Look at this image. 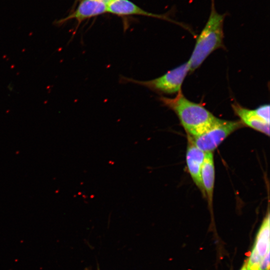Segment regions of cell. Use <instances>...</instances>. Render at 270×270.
<instances>
[{
	"label": "cell",
	"instance_id": "obj_8",
	"mask_svg": "<svg viewBox=\"0 0 270 270\" xmlns=\"http://www.w3.org/2000/svg\"><path fill=\"white\" fill-rule=\"evenodd\" d=\"M106 6L107 12L118 16L142 15L172 21L165 16L147 12L128 0H112Z\"/></svg>",
	"mask_w": 270,
	"mask_h": 270
},
{
	"label": "cell",
	"instance_id": "obj_3",
	"mask_svg": "<svg viewBox=\"0 0 270 270\" xmlns=\"http://www.w3.org/2000/svg\"><path fill=\"white\" fill-rule=\"evenodd\" d=\"M189 72L190 68L187 62L153 80H139L123 76L121 79L124 82L142 86L158 93L178 94L181 91L184 80Z\"/></svg>",
	"mask_w": 270,
	"mask_h": 270
},
{
	"label": "cell",
	"instance_id": "obj_5",
	"mask_svg": "<svg viewBox=\"0 0 270 270\" xmlns=\"http://www.w3.org/2000/svg\"><path fill=\"white\" fill-rule=\"evenodd\" d=\"M107 12L106 4L99 0H82L77 8L68 16L55 22L60 26L66 22L75 19L78 24L86 18H90Z\"/></svg>",
	"mask_w": 270,
	"mask_h": 270
},
{
	"label": "cell",
	"instance_id": "obj_6",
	"mask_svg": "<svg viewBox=\"0 0 270 270\" xmlns=\"http://www.w3.org/2000/svg\"><path fill=\"white\" fill-rule=\"evenodd\" d=\"M206 152L198 148L188 136L186 162L189 174L194 182L204 195L200 173Z\"/></svg>",
	"mask_w": 270,
	"mask_h": 270
},
{
	"label": "cell",
	"instance_id": "obj_11",
	"mask_svg": "<svg viewBox=\"0 0 270 270\" xmlns=\"http://www.w3.org/2000/svg\"><path fill=\"white\" fill-rule=\"evenodd\" d=\"M262 258L259 256L254 248L251 252L249 260L246 264L248 270H260V262Z\"/></svg>",
	"mask_w": 270,
	"mask_h": 270
},
{
	"label": "cell",
	"instance_id": "obj_15",
	"mask_svg": "<svg viewBox=\"0 0 270 270\" xmlns=\"http://www.w3.org/2000/svg\"><path fill=\"white\" fill-rule=\"evenodd\" d=\"M240 270H248L246 268V263Z\"/></svg>",
	"mask_w": 270,
	"mask_h": 270
},
{
	"label": "cell",
	"instance_id": "obj_16",
	"mask_svg": "<svg viewBox=\"0 0 270 270\" xmlns=\"http://www.w3.org/2000/svg\"><path fill=\"white\" fill-rule=\"evenodd\" d=\"M77 1L80 0H76Z\"/></svg>",
	"mask_w": 270,
	"mask_h": 270
},
{
	"label": "cell",
	"instance_id": "obj_7",
	"mask_svg": "<svg viewBox=\"0 0 270 270\" xmlns=\"http://www.w3.org/2000/svg\"><path fill=\"white\" fill-rule=\"evenodd\" d=\"M232 108L244 125L270 136V124L260 118L253 110L245 108L237 103L232 104Z\"/></svg>",
	"mask_w": 270,
	"mask_h": 270
},
{
	"label": "cell",
	"instance_id": "obj_10",
	"mask_svg": "<svg viewBox=\"0 0 270 270\" xmlns=\"http://www.w3.org/2000/svg\"><path fill=\"white\" fill-rule=\"evenodd\" d=\"M254 248L262 258L270 251V214L268 212L258 230Z\"/></svg>",
	"mask_w": 270,
	"mask_h": 270
},
{
	"label": "cell",
	"instance_id": "obj_12",
	"mask_svg": "<svg viewBox=\"0 0 270 270\" xmlns=\"http://www.w3.org/2000/svg\"><path fill=\"white\" fill-rule=\"evenodd\" d=\"M253 110L260 118L270 124V105L268 104L260 106Z\"/></svg>",
	"mask_w": 270,
	"mask_h": 270
},
{
	"label": "cell",
	"instance_id": "obj_2",
	"mask_svg": "<svg viewBox=\"0 0 270 270\" xmlns=\"http://www.w3.org/2000/svg\"><path fill=\"white\" fill-rule=\"evenodd\" d=\"M211 2L208 18L197 38L188 61L191 72L198 68L212 52L223 46V24L226 14L217 12L214 0H211Z\"/></svg>",
	"mask_w": 270,
	"mask_h": 270
},
{
	"label": "cell",
	"instance_id": "obj_1",
	"mask_svg": "<svg viewBox=\"0 0 270 270\" xmlns=\"http://www.w3.org/2000/svg\"><path fill=\"white\" fill-rule=\"evenodd\" d=\"M160 100L176 114L187 135L192 137L202 134L217 118L202 104L187 99L182 91L174 98L162 96Z\"/></svg>",
	"mask_w": 270,
	"mask_h": 270
},
{
	"label": "cell",
	"instance_id": "obj_4",
	"mask_svg": "<svg viewBox=\"0 0 270 270\" xmlns=\"http://www.w3.org/2000/svg\"><path fill=\"white\" fill-rule=\"evenodd\" d=\"M243 126L240 120H228L217 118L211 126L202 134L194 137L188 136L203 152H212L228 136Z\"/></svg>",
	"mask_w": 270,
	"mask_h": 270
},
{
	"label": "cell",
	"instance_id": "obj_13",
	"mask_svg": "<svg viewBox=\"0 0 270 270\" xmlns=\"http://www.w3.org/2000/svg\"><path fill=\"white\" fill-rule=\"evenodd\" d=\"M270 251L262 258L260 262V270H269Z\"/></svg>",
	"mask_w": 270,
	"mask_h": 270
},
{
	"label": "cell",
	"instance_id": "obj_14",
	"mask_svg": "<svg viewBox=\"0 0 270 270\" xmlns=\"http://www.w3.org/2000/svg\"><path fill=\"white\" fill-rule=\"evenodd\" d=\"M104 3L106 4V5L108 4L112 0H99Z\"/></svg>",
	"mask_w": 270,
	"mask_h": 270
},
{
	"label": "cell",
	"instance_id": "obj_9",
	"mask_svg": "<svg viewBox=\"0 0 270 270\" xmlns=\"http://www.w3.org/2000/svg\"><path fill=\"white\" fill-rule=\"evenodd\" d=\"M215 170L213 153L206 152L202 166L200 178L204 195L206 196L210 204L212 200L214 184Z\"/></svg>",
	"mask_w": 270,
	"mask_h": 270
}]
</instances>
